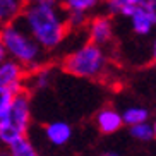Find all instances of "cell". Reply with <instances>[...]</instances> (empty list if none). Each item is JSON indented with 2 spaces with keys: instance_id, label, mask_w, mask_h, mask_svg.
<instances>
[{
  "instance_id": "5b68a950",
  "label": "cell",
  "mask_w": 156,
  "mask_h": 156,
  "mask_svg": "<svg viewBox=\"0 0 156 156\" xmlns=\"http://www.w3.org/2000/svg\"><path fill=\"white\" fill-rule=\"evenodd\" d=\"M134 31L139 34H146L156 24V2L154 0H139V7L132 16Z\"/></svg>"
},
{
  "instance_id": "6da1fadb",
  "label": "cell",
  "mask_w": 156,
  "mask_h": 156,
  "mask_svg": "<svg viewBox=\"0 0 156 156\" xmlns=\"http://www.w3.org/2000/svg\"><path fill=\"white\" fill-rule=\"evenodd\" d=\"M57 7L58 4L48 2V0L28 2L23 14L28 23V28L31 29V34L46 50H51L53 46H57L62 41V38H65V34L72 29L69 12L65 19H60Z\"/></svg>"
},
{
  "instance_id": "30bf717a",
  "label": "cell",
  "mask_w": 156,
  "mask_h": 156,
  "mask_svg": "<svg viewBox=\"0 0 156 156\" xmlns=\"http://www.w3.org/2000/svg\"><path fill=\"white\" fill-rule=\"evenodd\" d=\"M46 134L48 139L55 144H64L67 139L70 137V129L65 124H51L46 127Z\"/></svg>"
},
{
  "instance_id": "8992f818",
  "label": "cell",
  "mask_w": 156,
  "mask_h": 156,
  "mask_svg": "<svg viewBox=\"0 0 156 156\" xmlns=\"http://www.w3.org/2000/svg\"><path fill=\"white\" fill-rule=\"evenodd\" d=\"M112 40V19L108 16H98L91 21V33L87 45H103Z\"/></svg>"
},
{
  "instance_id": "9c48e42d",
  "label": "cell",
  "mask_w": 156,
  "mask_h": 156,
  "mask_svg": "<svg viewBox=\"0 0 156 156\" xmlns=\"http://www.w3.org/2000/svg\"><path fill=\"white\" fill-rule=\"evenodd\" d=\"M24 76V69L16 62H4L2 69H0V84L2 86H10L14 83H23Z\"/></svg>"
},
{
  "instance_id": "ba28073f",
  "label": "cell",
  "mask_w": 156,
  "mask_h": 156,
  "mask_svg": "<svg viewBox=\"0 0 156 156\" xmlns=\"http://www.w3.org/2000/svg\"><path fill=\"white\" fill-rule=\"evenodd\" d=\"M96 124L103 134H113L122 127V119L112 108H103L96 117Z\"/></svg>"
},
{
  "instance_id": "7c38bea8",
  "label": "cell",
  "mask_w": 156,
  "mask_h": 156,
  "mask_svg": "<svg viewBox=\"0 0 156 156\" xmlns=\"http://www.w3.org/2000/svg\"><path fill=\"white\" fill-rule=\"evenodd\" d=\"M10 156H36V154H34V149H33L28 139L21 137L10 144Z\"/></svg>"
},
{
  "instance_id": "3957f363",
  "label": "cell",
  "mask_w": 156,
  "mask_h": 156,
  "mask_svg": "<svg viewBox=\"0 0 156 156\" xmlns=\"http://www.w3.org/2000/svg\"><path fill=\"white\" fill-rule=\"evenodd\" d=\"M29 98L31 93L24 89L21 94H17L10 106L9 113L0 115V137L5 144H12L17 139L26 137V130L29 124Z\"/></svg>"
},
{
  "instance_id": "4fadbf2b",
  "label": "cell",
  "mask_w": 156,
  "mask_h": 156,
  "mask_svg": "<svg viewBox=\"0 0 156 156\" xmlns=\"http://www.w3.org/2000/svg\"><path fill=\"white\" fill-rule=\"evenodd\" d=\"M94 5H96V2H93V0H70V2H64L62 7L69 12H84L86 9H91Z\"/></svg>"
},
{
  "instance_id": "5bb4252c",
  "label": "cell",
  "mask_w": 156,
  "mask_h": 156,
  "mask_svg": "<svg viewBox=\"0 0 156 156\" xmlns=\"http://www.w3.org/2000/svg\"><path fill=\"white\" fill-rule=\"evenodd\" d=\"M147 117V112L146 110H139V108H134V110H127L124 115V122L125 124H130V125H139L142 124Z\"/></svg>"
},
{
  "instance_id": "277c9868",
  "label": "cell",
  "mask_w": 156,
  "mask_h": 156,
  "mask_svg": "<svg viewBox=\"0 0 156 156\" xmlns=\"http://www.w3.org/2000/svg\"><path fill=\"white\" fill-rule=\"evenodd\" d=\"M2 46L23 65H34L33 62L38 57V46L24 33L19 31L14 24L2 28Z\"/></svg>"
},
{
  "instance_id": "2e32d148",
  "label": "cell",
  "mask_w": 156,
  "mask_h": 156,
  "mask_svg": "<svg viewBox=\"0 0 156 156\" xmlns=\"http://www.w3.org/2000/svg\"><path fill=\"white\" fill-rule=\"evenodd\" d=\"M151 64H156V43H154V57H153V62Z\"/></svg>"
},
{
  "instance_id": "52a82bcc",
  "label": "cell",
  "mask_w": 156,
  "mask_h": 156,
  "mask_svg": "<svg viewBox=\"0 0 156 156\" xmlns=\"http://www.w3.org/2000/svg\"><path fill=\"white\" fill-rule=\"evenodd\" d=\"M28 2H17V0H2L0 4V19H2V28L12 26L19 16L24 14Z\"/></svg>"
},
{
  "instance_id": "e0dca14e",
  "label": "cell",
  "mask_w": 156,
  "mask_h": 156,
  "mask_svg": "<svg viewBox=\"0 0 156 156\" xmlns=\"http://www.w3.org/2000/svg\"><path fill=\"white\" fill-rule=\"evenodd\" d=\"M154 136H156V125H154Z\"/></svg>"
},
{
  "instance_id": "ac0fdd59",
  "label": "cell",
  "mask_w": 156,
  "mask_h": 156,
  "mask_svg": "<svg viewBox=\"0 0 156 156\" xmlns=\"http://www.w3.org/2000/svg\"><path fill=\"white\" fill-rule=\"evenodd\" d=\"M105 156H115V154H105Z\"/></svg>"
},
{
  "instance_id": "d6986e66",
  "label": "cell",
  "mask_w": 156,
  "mask_h": 156,
  "mask_svg": "<svg viewBox=\"0 0 156 156\" xmlns=\"http://www.w3.org/2000/svg\"><path fill=\"white\" fill-rule=\"evenodd\" d=\"M2 156H7V154H2Z\"/></svg>"
},
{
  "instance_id": "9a60e30c",
  "label": "cell",
  "mask_w": 156,
  "mask_h": 156,
  "mask_svg": "<svg viewBox=\"0 0 156 156\" xmlns=\"http://www.w3.org/2000/svg\"><path fill=\"white\" fill-rule=\"evenodd\" d=\"M130 134H132L134 137L137 139H151L154 134H153L151 127L149 125H144V124H139V125H134L132 130H130Z\"/></svg>"
},
{
  "instance_id": "8fae6325",
  "label": "cell",
  "mask_w": 156,
  "mask_h": 156,
  "mask_svg": "<svg viewBox=\"0 0 156 156\" xmlns=\"http://www.w3.org/2000/svg\"><path fill=\"white\" fill-rule=\"evenodd\" d=\"M139 7V0H113L108 2L110 12H122L125 16H134Z\"/></svg>"
},
{
  "instance_id": "7a4b0ae2",
  "label": "cell",
  "mask_w": 156,
  "mask_h": 156,
  "mask_svg": "<svg viewBox=\"0 0 156 156\" xmlns=\"http://www.w3.org/2000/svg\"><path fill=\"white\" fill-rule=\"evenodd\" d=\"M62 70L72 76L87 77L93 81L108 77L106 70V58L103 55L100 46L96 45H86L76 53H70L62 60Z\"/></svg>"
}]
</instances>
